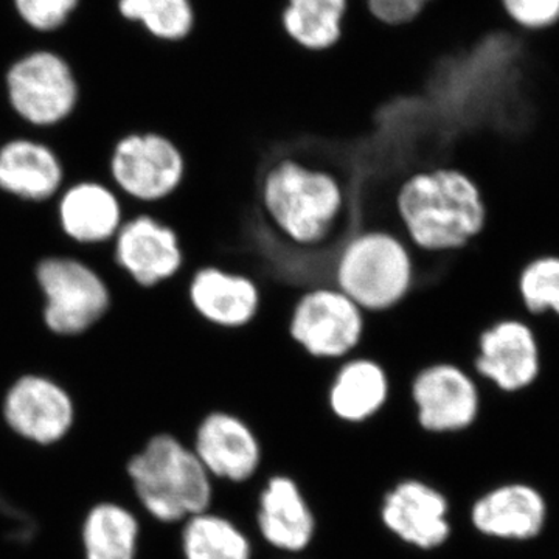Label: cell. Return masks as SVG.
<instances>
[{
	"label": "cell",
	"instance_id": "1",
	"mask_svg": "<svg viewBox=\"0 0 559 559\" xmlns=\"http://www.w3.org/2000/svg\"><path fill=\"white\" fill-rule=\"evenodd\" d=\"M395 209L404 238L418 252L465 248L487 224L479 186L457 168L414 173L396 190Z\"/></svg>",
	"mask_w": 559,
	"mask_h": 559
},
{
	"label": "cell",
	"instance_id": "2",
	"mask_svg": "<svg viewBox=\"0 0 559 559\" xmlns=\"http://www.w3.org/2000/svg\"><path fill=\"white\" fill-rule=\"evenodd\" d=\"M124 469L140 506L156 521L176 524L210 509L212 476L193 448L173 433L151 437Z\"/></svg>",
	"mask_w": 559,
	"mask_h": 559
},
{
	"label": "cell",
	"instance_id": "3",
	"mask_svg": "<svg viewBox=\"0 0 559 559\" xmlns=\"http://www.w3.org/2000/svg\"><path fill=\"white\" fill-rule=\"evenodd\" d=\"M260 202L280 234L301 248H314L336 229L347 194L330 171L282 159L261 178Z\"/></svg>",
	"mask_w": 559,
	"mask_h": 559
},
{
	"label": "cell",
	"instance_id": "4",
	"mask_svg": "<svg viewBox=\"0 0 559 559\" xmlns=\"http://www.w3.org/2000/svg\"><path fill=\"white\" fill-rule=\"evenodd\" d=\"M414 280V248L396 231H359L342 246L334 261V286L366 314L399 307L409 296Z\"/></svg>",
	"mask_w": 559,
	"mask_h": 559
},
{
	"label": "cell",
	"instance_id": "5",
	"mask_svg": "<svg viewBox=\"0 0 559 559\" xmlns=\"http://www.w3.org/2000/svg\"><path fill=\"white\" fill-rule=\"evenodd\" d=\"M366 312L336 286L305 290L294 304L288 333L312 359L342 362L358 352Z\"/></svg>",
	"mask_w": 559,
	"mask_h": 559
},
{
	"label": "cell",
	"instance_id": "6",
	"mask_svg": "<svg viewBox=\"0 0 559 559\" xmlns=\"http://www.w3.org/2000/svg\"><path fill=\"white\" fill-rule=\"evenodd\" d=\"M7 98L14 112L33 127H53L79 105L75 73L57 51L33 50L5 73Z\"/></svg>",
	"mask_w": 559,
	"mask_h": 559
},
{
	"label": "cell",
	"instance_id": "7",
	"mask_svg": "<svg viewBox=\"0 0 559 559\" xmlns=\"http://www.w3.org/2000/svg\"><path fill=\"white\" fill-rule=\"evenodd\" d=\"M415 421L429 436H460L474 428L481 411L480 382L454 362L423 367L409 385Z\"/></svg>",
	"mask_w": 559,
	"mask_h": 559
},
{
	"label": "cell",
	"instance_id": "8",
	"mask_svg": "<svg viewBox=\"0 0 559 559\" xmlns=\"http://www.w3.org/2000/svg\"><path fill=\"white\" fill-rule=\"evenodd\" d=\"M36 278L46 297L44 322L53 333H84L109 310L108 286L80 260L50 257L38 264Z\"/></svg>",
	"mask_w": 559,
	"mask_h": 559
},
{
	"label": "cell",
	"instance_id": "9",
	"mask_svg": "<svg viewBox=\"0 0 559 559\" xmlns=\"http://www.w3.org/2000/svg\"><path fill=\"white\" fill-rule=\"evenodd\" d=\"M110 171L124 193L143 202L171 200L187 178V159L164 132L130 134L116 145Z\"/></svg>",
	"mask_w": 559,
	"mask_h": 559
},
{
	"label": "cell",
	"instance_id": "10",
	"mask_svg": "<svg viewBox=\"0 0 559 559\" xmlns=\"http://www.w3.org/2000/svg\"><path fill=\"white\" fill-rule=\"evenodd\" d=\"M474 377L506 395L532 388L540 373L538 336L527 319H500L481 331Z\"/></svg>",
	"mask_w": 559,
	"mask_h": 559
},
{
	"label": "cell",
	"instance_id": "11",
	"mask_svg": "<svg viewBox=\"0 0 559 559\" xmlns=\"http://www.w3.org/2000/svg\"><path fill=\"white\" fill-rule=\"evenodd\" d=\"M2 414L11 432L38 447L60 443L75 425L68 390L39 374H25L11 384Z\"/></svg>",
	"mask_w": 559,
	"mask_h": 559
},
{
	"label": "cell",
	"instance_id": "12",
	"mask_svg": "<svg viewBox=\"0 0 559 559\" xmlns=\"http://www.w3.org/2000/svg\"><path fill=\"white\" fill-rule=\"evenodd\" d=\"M116 259L143 288L171 283L186 267L178 231L167 221L150 215L121 224L116 235Z\"/></svg>",
	"mask_w": 559,
	"mask_h": 559
},
{
	"label": "cell",
	"instance_id": "13",
	"mask_svg": "<svg viewBox=\"0 0 559 559\" xmlns=\"http://www.w3.org/2000/svg\"><path fill=\"white\" fill-rule=\"evenodd\" d=\"M191 448L210 476L229 481L249 480L263 454L259 432L240 415L223 409L202 415Z\"/></svg>",
	"mask_w": 559,
	"mask_h": 559
},
{
	"label": "cell",
	"instance_id": "14",
	"mask_svg": "<svg viewBox=\"0 0 559 559\" xmlns=\"http://www.w3.org/2000/svg\"><path fill=\"white\" fill-rule=\"evenodd\" d=\"M381 520L396 538L421 550L437 549L451 536L450 503L425 481L404 480L390 489Z\"/></svg>",
	"mask_w": 559,
	"mask_h": 559
},
{
	"label": "cell",
	"instance_id": "15",
	"mask_svg": "<svg viewBox=\"0 0 559 559\" xmlns=\"http://www.w3.org/2000/svg\"><path fill=\"white\" fill-rule=\"evenodd\" d=\"M187 300L194 314L219 330H241L259 314L261 293L248 275L205 264L187 283Z\"/></svg>",
	"mask_w": 559,
	"mask_h": 559
},
{
	"label": "cell",
	"instance_id": "16",
	"mask_svg": "<svg viewBox=\"0 0 559 559\" xmlns=\"http://www.w3.org/2000/svg\"><path fill=\"white\" fill-rule=\"evenodd\" d=\"M471 522L477 532L489 538L533 539L546 527V499L530 485H502L476 500Z\"/></svg>",
	"mask_w": 559,
	"mask_h": 559
},
{
	"label": "cell",
	"instance_id": "17",
	"mask_svg": "<svg viewBox=\"0 0 559 559\" xmlns=\"http://www.w3.org/2000/svg\"><path fill=\"white\" fill-rule=\"evenodd\" d=\"M390 378L378 360L353 355L334 371L326 407L342 425L360 426L378 417L388 406Z\"/></svg>",
	"mask_w": 559,
	"mask_h": 559
},
{
	"label": "cell",
	"instance_id": "18",
	"mask_svg": "<svg viewBox=\"0 0 559 559\" xmlns=\"http://www.w3.org/2000/svg\"><path fill=\"white\" fill-rule=\"evenodd\" d=\"M259 528L275 549L297 554L310 546L316 521L299 485L286 476L267 481L260 496Z\"/></svg>",
	"mask_w": 559,
	"mask_h": 559
},
{
	"label": "cell",
	"instance_id": "19",
	"mask_svg": "<svg viewBox=\"0 0 559 559\" xmlns=\"http://www.w3.org/2000/svg\"><path fill=\"white\" fill-rule=\"evenodd\" d=\"M57 154L35 140L16 139L0 148V189L21 200L46 201L60 190Z\"/></svg>",
	"mask_w": 559,
	"mask_h": 559
},
{
	"label": "cell",
	"instance_id": "20",
	"mask_svg": "<svg viewBox=\"0 0 559 559\" xmlns=\"http://www.w3.org/2000/svg\"><path fill=\"white\" fill-rule=\"evenodd\" d=\"M58 215L64 234L83 245H97L116 238L123 224L116 194L97 182L70 187L62 194Z\"/></svg>",
	"mask_w": 559,
	"mask_h": 559
},
{
	"label": "cell",
	"instance_id": "21",
	"mask_svg": "<svg viewBox=\"0 0 559 559\" xmlns=\"http://www.w3.org/2000/svg\"><path fill=\"white\" fill-rule=\"evenodd\" d=\"M80 538L84 559H138L140 522L127 507L105 500L87 511Z\"/></svg>",
	"mask_w": 559,
	"mask_h": 559
},
{
	"label": "cell",
	"instance_id": "22",
	"mask_svg": "<svg viewBox=\"0 0 559 559\" xmlns=\"http://www.w3.org/2000/svg\"><path fill=\"white\" fill-rule=\"evenodd\" d=\"M348 0H286L282 25L301 49L329 50L340 40Z\"/></svg>",
	"mask_w": 559,
	"mask_h": 559
},
{
	"label": "cell",
	"instance_id": "23",
	"mask_svg": "<svg viewBox=\"0 0 559 559\" xmlns=\"http://www.w3.org/2000/svg\"><path fill=\"white\" fill-rule=\"evenodd\" d=\"M123 20L138 24L156 43H183L197 25L193 0H117Z\"/></svg>",
	"mask_w": 559,
	"mask_h": 559
},
{
	"label": "cell",
	"instance_id": "24",
	"mask_svg": "<svg viewBox=\"0 0 559 559\" xmlns=\"http://www.w3.org/2000/svg\"><path fill=\"white\" fill-rule=\"evenodd\" d=\"M180 539L186 559L252 558V547L245 533L234 522L209 511L189 518Z\"/></svg>",
	"mask_w": 559,
	"mask_h": 559
},
{
	"label": "cell",
	"instance_id": "25",
	"mask_svg": "<svg viewBox=\"0 0 559 559\" xmlns=\"http://www.w3.org/2000/svg\"><path fill=\"white\" fill-rule=\"evenodd\" d=\"M518 290L527 316L559 319V255H540L522 267Z\"/></svg>",
	"mask_w": 559,
	"mask_h": 559
},
{
	"label": "cell",
	"instance_id": "26",
	"mask_svg": "<svg viewBox=\"0 0 559 559\" xmlns=\"http://www.w3.org/2000/svg\"><path fill=\"white\" fill-rule=\"evenodd\" d=\"M20 20L38 33L60 31L79 9L80 0H13Z\"/></svg>",
	"mask_w": 559,
	"mask_h": 559
},
{
	"label": "cell",
	"instance_id": "27",
	"mask_svg": "<svg viewBox=\"0 0 559 559\" xmlns=\"http://www.w3.org/2000/svg\"><path fill=\"white\" fill-rule=\"evenodd\" d=\"M500 5L522 31H546L559 22V0H500Z\"/></svg>",
	"mask_w": 559,
	"mask_h": 559
},
{
	"label": "cell",
	"instance_id": "28",
	"mask_svg": "<svg viewBox=\"0 0 559 559\" xmlns=\"http://www.w3.org/2000/svg\"><path fill=\"white\" fill-rule=\"evenodd\" d=\"M430 0H367L374 20L389 25L406 24L418 16Z\"/></svg>",
	"mask_w": 559,
	"mask_h": 559
}]
</instances>
